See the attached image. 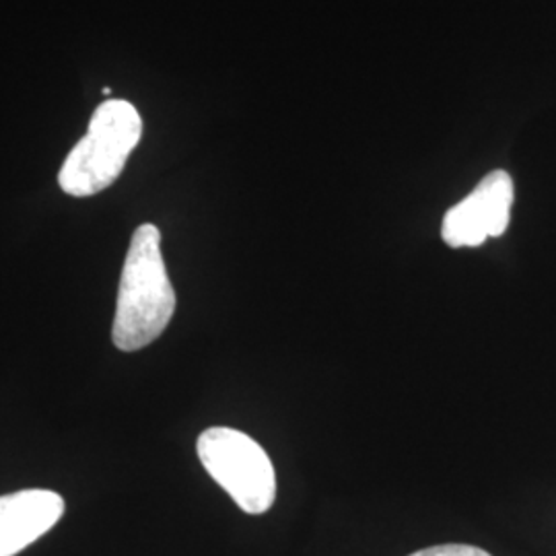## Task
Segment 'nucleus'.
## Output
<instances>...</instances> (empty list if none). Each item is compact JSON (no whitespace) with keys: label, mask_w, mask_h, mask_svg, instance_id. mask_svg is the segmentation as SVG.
I'll list each match as a JSON object with an SVG mask.
<instances>
[{"label":"nucleus","mask_w":556,"mask_h":556,"mask_svg":"<svg viewBox=\"0 0 556 556\" xmlns=\"http://www.w3.org/2000/svg\"><path fill=\"white\" fill-rule=\"evenodd\" d=\"M410 556H491L486 551L477 548V546H468V544H443V546H431V548H422L415 555Z\"/></svg>","instance_id":"nucleus-6"},{"label":"nucleus","mask_w":556,"mask_h":556,"mask_svg":"<svg viewBox=\"0 0 556 556\" xmlns=\"http://www.w3.org/2000/svg\"><path fill=\"white\" fill-rule=\"evenodd\" d=\"M64 498L46 489H27L0 497V556L20 555L48 534L64 516Z\"/></svg>","instance_id":"nucleus-5"},{"label":"nucleus","mask_w":556,"mask_h":556,"mask_svg":"<svg viewBox=\"0 0 556 556\" xmlns=\"http://www.w3.org/2000/svg\"><path fill=\"white\" fill-rule=\"evenodd\" d=\"M200 462L220 489L250 516L266 514L277 498V472L256 439L229 427H211L197 443Z\"/></svg>","instance_id":"nucleus-3"},{"label":"nucleus","mask_w":556,"mask_h":556,"mask_svg":"<svg viewBox=\"0 0 556 556\" xmlns=\"http://www.w3.org/2000/svg\"><path fill=\"white\" fill-rule=\"evenodd\" d=\"M142 137V119L126 100H108L93 112L87 135L62 163L59 186L75 199L100 194L119 178Z\"/></svg>","instance_id":"nucleus-2"},{"label":"nucleus","mask_w":556,"mask_h":556,"mask_svg":"<svg viewBox=\"0 0 556 556\" xmlns=\"http://www.w3.org/2000/svg\"><path fill=\"white\" fill-rule=\"evenodd\" d=\"M176 312V291L161 252V231L144 223L130 239L119 277L112 340L122 353H135L165 332Z\"/></svg>","instance_id":"nucleus-1"},{"label":"nucleus","mask_w":556,"mask_h":556,"mask_svg":"<svg viewBox=\"0 0 556 556\" xmlns=\"http://www.w3.org/2000/svg\"><path fill=\"white\" fill-rule=\"evenodd\" d=\"M514 194V179L507 172L486 174L466 199L445 213L441 238L450 248H478L489 238H501L509 227Z\"/></svg>","instance_id":"nucleus-4"}]
</instances>
